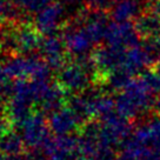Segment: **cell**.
I'll return each instance as SVG.
<instances>
[{"mask_svg": "<svg viewBox=\"0 0 160 160\" xmlns=\"http://www.w3.org/2000/svg\"><path fill=\"white\" fill-rule=\"evenodd\" d=\"M62 4H66V5H74L77 2H79L80 0H60Z\"/></svg>", "mask_w": 160, "mask_h": 160, "instance_id": "cell-25", "label": "cell"}, {"mask_svg": "<svg viewBox=\"0 0 160 160\" xmlns=\"http://www.w3.org/2000/svg\"><path fill=\"white\" fill-rule=\"evenodd\" d=\"M153 110H154L155 112H158V114H160V93H158V95L155 97Z\"/></svg>", "mask_w": 160, "mask_h": 160, "instance_id": "cell-23", "label": "cell"}, {"mask_svg": "<svg viewBox=\"0 0 160 160\" xmlns=\"http://www.w3.org/2000/svg\"><path fill=\"white\" fill-rule=\"evenodd\" d=\"M12 128H13V124L8 119V117L6 114L0 115V138L7 134L10 131H12Z\"/></svg>", "mask_w": 160, "mask_h": 160, "instance_id": "cell-21", "label": "cell"}, {"mask_svg": "<svg viewBox=\"0 0 160 160\" xmlns=\"http://www.w3.org/2000/svg\"><path fill=\"white\" fill-rule=\"evenodd\" d=\"M24 148L25 142L22 140V137L13 130L0 138V152L7 157L20 154L24 152Z\"/></svg>", "mask_w": 160, "mask_h": 160, "instance_id": "cell-16", "label": "cell"}, {"mask_svg": "<svg viewBox=\"0 0 160 160\" xmlns=\"http://www.w3.org/2000/svg\"><path fill=\"white\" fill-rule=\"evenodd\" d=\"M65 25V8L61 1H51L35 13L34 26L41 34H57Z\"/></svg>", "mask_w": 160, "mask_h": 160, "instance_id": "cell-7", "label": "cell"}, {"mask_svg": "<svg viewBox=\"0 0 160 160\" xmlns=\"http://www.w3.org/2000/svg\"><path fill=\"white\" fill-rule=\"evenodd\" d=\"M134 27L140 37L142 38H152L160 34V17L152 14L150 12H145L138 15L135 19Z\"/></svg>", "mask_w": 160, "mask_h": 160, "instance_id": "cell-15", "label": "cell"}, {"mask_svg": "<svg viewBox=\"0 0 160 160\" xmlns=\"http://www.w3.org/2000/svg\"><path fill=\"white\" fill-rule=\"evenodd\" d=\"M131 138L140 145L153 150L160 148V114L151 117L134 128Z\"/></svg>", "mask_w": 160, "mask_h": 160, "instance_id": "cell-13", "label": "cell"}, {"mask_svg": "<svg viewBox=\"0 0 160 160\" xmlns=\"http://www.w3.org/2000/svg\"><path fill=\"white\" fill-rule=\"evenodd\" d=\"M57 82L68 94L81 93L95 84V77L77 60L68 61L58 71Z\"/></svg>", "mask_w": 160, "mask_h": 160, "instance_id": "cell-4", "label": "cell"}, {"mask_svg": "<svg viewBox=\"0 0 160 160\" xmlns=\"http://www.w3.org/2000/svg\"><path fill=\"white\" fill-rule=\"evenodd\" d=\"M82 125L84 122L68 105L50 113L48 117L50 130L55 135L72 134L75 131H80Z\"/></svg>", "mask_w": 160, "mask_h": 160, "instance_id": "cell-11", "label": "cell"}, {"mask_svg": "<svg viewBox=\"0 0 160 160\" xmlns=\"http://www.w3.org/2000/svg\"><path fill=\"white\" fill-rule=\"evenodd\" d=\"M124 48H118L113 46L106 45L104 47H98L92 52V58L98 71L97 85H102L105 78L113 71L121 68L125 59Z\"/></svg>", "mask_w": 160, "mask_h": 160, "instance_id": "cell-6", "label": "cell"}, {"mask_svg": "<svg viewBox=\"0 0 160 160\" xmlns=\"http://www.w3.org/2000/svg\"><path fill=\"white\" fill-rule=\"evenodd\" d=\"M41 33L31 25L30 21H19L11 24L8 30H2L1 48L18 54H32L39 50Z\"/></svg>", "mask_w": 160, "mask_h": 160, "instance_id": "cell-2", "label": "cell"}, {"mask_svg": "<svg viewBox=\"0 0 160 160\" xmlns=\"http://www.w3.org/2000/svg\"><path fill=\"white\" fill-rule=\"evenodd\" d=\"M117 1H119V0H113V2H114V4L117 2Z\"/></svg>", "mask_w": 160, "mask_h": 160, "instance_id": "cell-28", "label": "cell"}, {"mask_svg": "<svg viewBox=\"0 0 160 160\" xmlns=\"http://www.w3.org/2000/svg\"><path fill=\"white\" fill-rule=\"evenodd\" d=\"M72 160H88L87 159V157L86 155H84L81 152H79L78 154H75L73 158H72Z\"/></svg>", "mask_w": 160, "mask_h": 160, "instance_id": "cell-24", "label": "cell"}, {"mask_svg": "<svg viewBox=\"0 0 160 160\" xmlns=\"http://www.w3.org/2000/svg\"><path fill=\"white\" fill-rule=\"evenodd\" d=\"M141 77L146 81L148 87L153 91V93H160V74L157 71L145 70L144 72H141Z\"/></svg>", "mask_w": 160, "mask_h": 160, "instance_id": "cell-18", "label": "cell"}, {"mask_svg": "<svg viewBox=\"0 0 160 160\" xmlns=\"http://www.w3.org/2000/svg\"><path fill=\"white\" fill-rule=\"evenodd\" d=\"M139 33L130 21H113L107 25L104 40L106 45L127 50L139 45Z\"/></svg>", "mask_w": 160, "mask_h": 160, "instance_id": "cell-9", "label": "cell"}, {"mask_svg": "<svg viewBox=\"0 0 160 160\" xmlns=\"http://www.w3.org/2000/svg\"><path fill=\"white\" fill-rule=\"evenodd\" d=\"M39 53L41 58L50 65L52 71H58L67 64L70 60L67 58V48L61 34L45 35L41 39L39 46Z\"/></svg>", "mask_w": 160, "mask_h": 160, "instance_id": "cell-10", "label": "cell"}, {"mask_svg": "<svg viewBox=\"0 0 160 160\" xmlns=\"http://www.w3.org/2000/svg\"><path fill=\"white\" fill-rule=\"evenodd\" d=\"M11 84H10V77L7 74L5 70V65L0 62V95L8 99L11 92Z\"/></svg>", "mask_w": 160, "mask_h": 160, "instance_id": "cell-19", "label": "cell"}, {"mask_svg": "<svg viewBox=\"0 0 160 160\" xmlns=\"http://www.w3.org/2000/svg\"><path fill=\"white\" fill-rule=\"evenodd\" d=\"M154 94L141 75L133 77L115 98V111L128 119L138 118L153 108Z\"/></svg>", "mask_w": 160, "mask_h": 160, "instance_id": "cell-1", "label": "cell"}, {"mask_svg": "<svg viewBox=\"0 0 160 160\" xmlns=\"http://www.w3.org/2000/svg\"><path fill=\"white\" fill-rule=\"evenodd\" d=\"M19 128L21 130V137L25 146L30 147L31 150L41 148L51 138L48 120L42 112H33Z\"/></svg>", "mask_w": 160, "mask_h": 160, "instance_id": "cell-5", "label": "cell"}, {"mask_svg": "<svg viewBox=\"0 0 160 160\" xmlns=\"http://www.w3.org/2000/svg\"><path fill=\"white\" fill-rule=\"evenodd\" d=\"M0 160H7V155H5L4 153L0 152Z\"/></svg>", "mask_w": 160, "mask_h": 160, "instance_id": "cell-27", "label": "cell"}, {"mask_svg": "<svg viewBox=\"0 0 160 160\" xmlns=\"http://www.w3.org/2000/svg\"><path fill=\"white\" fill-rule=\"evenodd\" d=\"M155 62L157 59L154 58V55L151 54L145 48V46L139 44L126 50L121 70H124L131 77H134L135 74L144 72L147 67L154 65Z\"/></svg>", "mask_w": 160, "mask_h": 160, "instance_id": "cell-12", "label": "cell"}, {"mask_svg": "<svg viewBox=\"0 0 160 160\" xmlns=\"http://www.w3.org/2000/svg\"><path fill=\"white\" fill-rule=\"evenodd\" d=\"M139 0H119L112 6L111 17L114 21H131L140 15Z\"/></svg>", "mask_w": 160, "mask_h": 160, "instance_id": "cell-14", "label": "cell"}, {"mask_svg": "<svg viewBox=\"0 0 160 160\" xmlns=\"http://www.w3.org/2000/svg\"><path fill=\"white\" fill-rule=\"evenodd\" d=\"M145 12H150L152 14L160 17V0H146Z\"/></svg>", "mask_w": 160, "mask_h": 160, "instance_id": "cell-22", "label": "cell"}, {"mask_svg": "<svg viewBox=\"0 0 160 160\" xmlns=\"http://www.w3.org/2000/svg\"><path fill=\"white\" fill-rule=\"evenodd\" d=\"M154 70L157 71V72H158V73L160 74V59L158 60V61H157V62L154 64Z\"/></svg>", "mask_w": 160, "mask_h": 160, "instance_id": "cell-26", "label": "cell"}, {"mask_svg": "<svg viewBox=\"0 0 160 160\" xmlns=\"http://www.w3.org/2000/svg\"><path fill=\"white\" fill-rule=\"evenodd\" d=\"M5 70L10 78L19 79H50L52 68L41 57L33 54L13 55L6 60Z\"/></svg>", "mask_w": 160, "mask_h": 160, "instance_id": "cell-3", "label": "cell"}, {"mask_svg": "<svg viewBox=\"0 0 160 160\" xmlns=\"http://www.w3.org/2000/svg\"><path fill=\"white\" fill-rule=\"evenodd\" d=\"M86 7H88L91 10H99V11H106L110 8L111 6L114 5L113 0H85Z\"/></svg>", "mask_w": 160, "mask_h": 160, "instance_id": "cell-20", "label": "cell"}, {"mask_svg": "<svg viewBox=\"0 0 160 160\" xmlns=\"http://www.w3.org/2000/svg\"><path fill=\"white\" fill-rule=\"evenodd\" d=\"M61 37L65 41L66 48L70 54L75 57L88 54L95 45L84 27L72 20L61 28Z\"/></svg>", "mask_w": 160, "mask_h": 160, "instance_id": "cell-8", "label": "cell"}, {"mask_svg": "<svg viewBox=\"0 0 160 160\" xmlns=\"http://www.w3.org/2000/svg\"><path fill=\"white\" fill-rule=\"evenodd\" d=\"M19 8L26 13H37L52 0H14Z\"/></svg>", "mask_w": 160, "mask_h": 160, "instance_id": "cell-17", "label": "cell"}]
</instances>
